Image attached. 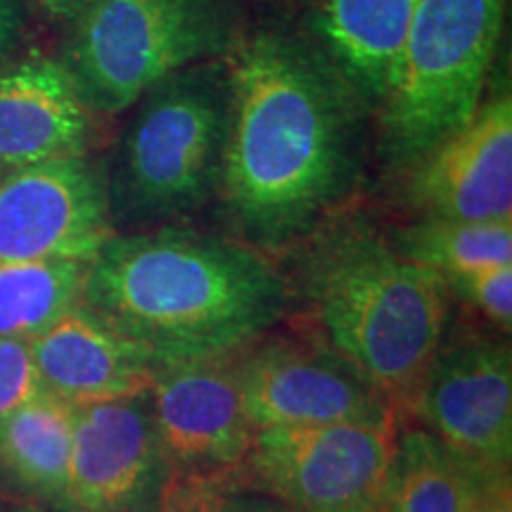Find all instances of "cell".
Masks as SVG:
<instances>
[{"label":"cell","instance_id":"ac0fdd59","mask_svg":"<svg viewBox=\"0 0 512 512\" xmlns=\"http://www.w3.org/2000/svg\"><path fill=\"white\" fill-rule=\"evenodd\" d=\"M484 479L434 434L406 432L396 441L387 512H472Z\"/></svg>","mask_w":512,"mask_h":512},{"label":"cell","instance_id":"6da1fadb","mask_svg":"<svg viewBox=\"0 0 512 512\" xmlns=\"http://www.w3.org/2000/svg\"><path fill=\"white\" fill-rule=\"evenodd\" d=\"M226 64L230 131L221 200L259 245L304 238L354 190L368 102L316 43L283 29L240 34Z\"/></svg>","mask_w":512,"mask_h":512},{"label":"cell","instance_id":"f1b7e54d","mask_svg":"<svg viewBox=\"0 0 512 512\" xmlns=\"http://www.w3.org/2000/svg\"><path fill=\"white\" fill-rule=\"evenodd\" d=\"M0 176H3V171H0Z\"/></svg>","mask_w":512,"mask_h":512},{"label":"cell","instance_id":"7402d4cb","mask_svg":"<svg viewBox=\"0 0 512 512\" xmlns=\"http://www.w3.org/2000/svg\"><path fill=\"white\" fill-rule=\"evenodd\" d=\"M448 290H456L465 302L477 306L498 328L510 330L512 320V266L482 268L446 280Z\"/></svg>","mask_w":512,"mask_h":512},{"label":"cell","instance_id":"9c48e42d","mask_svg":"<svg viewBox=\"0 0 512 512\" xmlns=\"http://www.w3.org/2000/svg\"><path fill=\"white\" fill-rule=\"evenodd\" d=\"M411 411L479 477L508 475L512 453V358L489 339L441 347Z\"/></svg>","mask_w":512,"mask_h":512},{"label":"cell","instance_id":"ffe728a7","mask_svg":"<svg viewBox=\"0 0 512 512\" xmlns=\"http://www.w3.org/2000/svg\"><path fill=\"white\" fill-rule=\"evenodd\" d=\"M394 247L444 280L494 266H512V219L460 221L422 216L396 235Z\"/></svg>","mask_w":512,"mask_h":512},{"label":"cell","instance_id":"d6986e66","mask_svg":"<svg viewBox=\"0 0 512 512\" xmlns=\"http://www.w3.org/2000/svg\"><path fill=\"white\" fill-rule=\"evenodd\" d=\"M88 264L81 261H3L0 337L34 339L62 313L81 304Z\"/></svg>","mask_w":512,"mask_h":512},{"label":"cell","instance_id":"ba28073f","mask_svg":"<svg viewBox=\"0 0 512 512\" xmlns=\"http://www.w3.org/2000/svg\"><path fill=\"white\" fill-rule=\"evenodd\" d=\"M114 235L107 178L86 155L0 176V264H91Z\"/></svg>","mask_w":512,"mask_h":512},{"label":"cell","instance_id":"d4e9b609","mask_svg":"<svg viewBox=\"0 0 512 512\" xmlns=\"http://www.w3.org/2000/svg\"><path fill=\"white\" fill-rule=\"evenodd\" d=\"M472 512H512L510 475L484 479L477 489Z\"/></svg>","mask_w":512,"mask_h":512},{"label":"cell","instance_id":"7a4b0ae2","mask_svg":"<svg viewBox=\"0 0 512 512\" xmlns=\"http://www.w3.org/2000/svg\"><path fill=\"white\" fill-rule=\"evenodd\" d=\"M81 304L169 366L254 342L283 316L287 285L252 247L162 228L114 235L88 264Z\"/></svg>","mask_w":512,"mask_h":512},{"label":"cell","instance_id":"cb8c5ba5","mask_svg":"<svg viewBox=\"0 0 512 512\" xmlns=\"http://www.w3.org/2000/svg\"><path fill=\"white\" fill-rule=\"evenodd\" d=\"M24 17H27V0H0V64L17 48L22 38Z\"/></svg>","mask_w":512,"mask_h":512},{"label":"cell","instance_id":"4316f807","mask_svg":"<svg viewBox=\"0 0 512 512\" xmlns=\"http://www.w3.org/2000/svg\"><path fill=\"white\" fill-rule=\"evenodd\" d=\"M169 494L171 496L164 501V510H159V512H185L181 498H178L176 491H169Z\"/></svg>","mask_w":512,"mask_h":512},{"label":"cell","instance_id":"9a60e30c","mask_svg":"<svg viewBox=\"0 0 512 512\" xmlns=\"http://www.w3.org/2000/svg\"><path fill=\"white\" fill-rule=\"evenodd\" d=\"M43 389L72 406L150 392L157 363L88 306L76 304L31 339Z\"/></svg>","mask_w":512,"mask_h":512},{"label":"cell","instance_id":"30bf717a","mask_svg":"<svg viewBox=\"0 0 512 512\" xmlns=\"http://www.w3.org/2000/svg\"><path fill=\"white\" fill-rule=\"evenodd\" d=\"M238 382L254 432L392 415L342 356L294 339H273L242 356Z\"/></svg>","mask_w":512,"mask_h":512},{"label":"cell","instance_id":"52a82bcc","mask_svg":"<svg viewBox=\"0 0 512 512\" xmlns=\"http://www.w3.org/2000/svg\"><path fill=\"white\" fill-rule=\"evenodd\" d=\"M394 418L271 427L249 460L268 491L299 512H387L396 460Z\"/></svg>","mask_w":512,"mask_h":512},{"label":"cell","instance_id":"8fae6325","mask_svg":"<svg viewBox=\"0 0 512 512\" xmlns=\"http://www.w3.org/2000/svg\"><path fill=\"white\" fill-rule=\"evenodd\" d=\"M230 358L157 366L147 403L164 460L185 470H223L249 456L256 432Z\"/></svg>","mask_w":512,"mask_h":512},{"label":"cell","instance_id":"8992f818","mask_svg":"<svg viewBox=\"0 0 512 512\" xmlns=\"http://www.w3.org/2000/svg\"><path fill=\"white\" fill-rule=\"evenodd\" d=\"M508 0H422L377 107L380 150L408 169L482 105Z\"/></svg>","mask_w":512,"mask_h":512},{"label":"cell","instance_id":"5bb4252c","mask_svg":"<svg viewBox=\"0 0 512 512\" xmlns=\"http://www.w3.org/2000/svg\"><path fill=\"white\" fill-rule=\"evenodd\" d=\"M93 114L62 60L0 64V171L86 155Z\"/></svg>","mask_w":512,"mask_h":512},{"label":"cell","instance_id":"5b68a950","mask_svg":"<svg viewBox=\"0 0 512 512\" xmlns=\"http://www.w3.org/2000/svg\"><path fill=\"white\" fill-rule=\"evenodd\" d=\"M62 64L93 112H128L190 64L221 60L238 41L233 0H86L69 22Z\"/></svg>","mask_w":512,"mask_h":512},{"label":"cell","instance_id":"603a6c76","mask_svg":"<svg viewBox=\"0 0 512 512\" xmlns=\"http://www.w3.org/2000/svg\"><path fill=\"white\" fill-rule=\"evenodd\" d=\"M185 512H299L280 498L247 494V491H216L204 486L178 489Z\"/></svg>","mask_w":512,"mask_h":512},{"label":"cell","instance_id":"4fadbf2b","mask_svg":"<svg viewBox=\"0 0 512 512\" xmlns=\"http://www.w3.org/2000/svg\"><path fill=\"white\" fill-rule=\"evenodd\" d=\"M164 456L145 396L74 406V439L62 508L128 512L155 489Z\"/></svg>","mask_w":512,"mask_h":512},{"label":"cell","instance_id":"83f0119b","mask_svg":"<svg viewBox=\"0 0 512 512\" xmlns=\"http://www.w3.org/2000/svg\"><path fill=\"white\" fill-rule=\"evenodd\" d=\"M0 512H46L41 508H31V505H10V503H0Z\"/></svg>","mask_w":512,"mask_h":512},{"label":"cell","instance_id":"e0dca14e","mask_svg":"<svg viewBox=\"0 0 512 512\" xmlns=\"http://www.w3.org/2000/svg\"><path fill=\"white\" fill-rule=\"evenodd\" d=\"M74 439V406L43 392L0 420V470L62 508Z\"/></svg>","mask_w":512,"mask_h":512},{"label":"cell","instance_id":"3957f363","mask_svg":"<svg viewBox=\"0 0 512 512\" xmlns=\"http://www.w3.org/2000/svg\"><path fill=\"white\" fill-rule=\"evenodd\" d=\"M304 238V294L332 351L389 411H411L444 347L446 280L403 256L366 216H328Z\"/></svg>","mask_w":512,"mask_h":512},{"label":"cell","instance_id":"44dd1931","mask_svg":"<svg viewBox=\"0 0 512 512\" xmlns=\"http://www.w3.org/2000/svg\"><path fill=\"white\" fill-rule=\"evenodd\" d=\"M43 392L31 339L0 337V420Z\"/></svg>","mask_w":512,"mask_h":512},{"label":"cell","instance_id":"7c38bea8","mask_svg":"<svg viewBox=\"0 0 512 512\" xmlns=\"http://www.w3.org/2000/svg\"><path fill=\"white\" fill-rule=\"evenodd\" d=\"M406 195L422 216L512 219V98L498 93L408 166Z\"/></svg>","mask_w":512,"mask_h":512},{"label":"cell","instance_id":"484cf974","mask_svg":"<svg viewBox=\"0 0 512 512\" xmlns=\"http://www.w3.org/2000/svg\"><path fill=\"white\" fill-rule=\"evenodd\" d=\"M38 10L55 24H69L86 0H34Z\"/></svg>","mask_w":512,"mask_h":512},{"label":"cell","instance_id":"2e32d148","mask_svg":"<svg viewBox=\"0 0 512 512\" xmlns=\"http://www.w3.org/2000/svg\"><path fill=\"white\" fill-rule=\"evenodd\" d=\"M422 0H316L313 43L370 110L392 83L399 53Z\"/></svg>","mask_w":512,"mask_h":512},{"label":"cell","instance_id":"277c9868","mask_svg":"<svg viewBox=\"0 0 512 512\" xmlns=\"http://www.w3.org/2000/svg\"><path fill=\"white\" fill-rule=\"evenodd\" d=\"M107 178L112 214H188L219 192L230 131L226 57L169 74L133 102Z\"/></svg>","mask_w":512,"mask_h":512}]
</instances>
